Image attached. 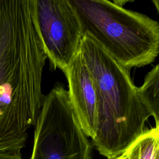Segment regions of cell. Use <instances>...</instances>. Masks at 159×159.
Wrapping results in <instances>:
<instances>
[{"instance_id": "obj_1", "label": "cell", "mask_w": 159, "mask_h": 159, "mask_svg": "<svg viewBox=\"0 0 159 159\" xmlns=\"http://www.w3.org/2000/svg\"><path fill=\"white\" fill-rule=\"evenodd\" d=\"M37 0H0V153H20L45 96Z\"/></svg>"}, {"instance_id": "obj_2", "label": "cell", "mask_w": 159, "mask_h": 159, "mask_svg": "<svg viewBox=\"0 0 159 159\" xmlns=\"http://www.w3.org/2000/svg\"><path fill=\"white\" fill-rule=\"evenodd\" d=\"M80 52L94 78L98 126L93 143L108 159L124 153L143 133L150 116L128 70L86 34Z\"/></svg>"}, {"instance_id": "obj_3", "label": "cell", "mask_w": 159, "mask_h": 159, "mask_svg": "<svg viewBox=\"0 0 159 159\" xmlns=\"http://www.w3.org/2000/svg\"><path fill=\"white\" fill-rule=\"evenodd\" d=\"M84 34L129 71L159 54V23L104 0H69Z\"/></svg>"}, {"instance_id": "obj_4", "label": "cell", "mask_w": 159, "mask_h": 159, "mask_svg": "<svg viewBox=\"0 0 159 159\" xmlns=\"http://www.w3.org/2000/svg\"><path fill=\"white\" fill-rule=\"evenodd\" d=\"M30 159H91L68 91L57 83L45 96L35 124Z\"/></svg>"}, {"instance_id": "obj_5", "label": "cell", "mask_w": 159, "mask_h": 159, "mask_svg": "<svg viewBox=\"0 0 159 159\" xmlns=\"http://www.w3.org/2000/svg\"><path fill=\"white\" fill-rule=\"evenodd\" d=\"M39 31L52 67L66 71L78 54L84 36L69 0H37Z\"/></svg>"}, {"instance_id": "obj_6", "label": "cell", "mask_w": 159, "mask_h": 159, "mask_svg": "<svg viewBox=\"0 0 159 159\" xmlns=\"http://www.w3.org/2000/svg\"><path fill=\"white\" fill-rule=\"evenodd\" d=\"M64 73L68 83L70 100L81 128L86 137L93 140L98 126L96 88L80 50Z\"/></svg>"}, {"instance_id": "obj_7", "label": "cell", "mask_w": 159, "mask_h": 159, "mask_svg": "<svg viewBox=\"0 0 159 159\" xmlns=\"http://www.w3.org/2000/svg\"><path fill=\"white\" fill-rule=\"evenodd\" d=\"M137 89L143 104L155 119V127L159 128V63L147 74Z\"/></svg>"}, {"instance_id": "obj_8", "label": "cell", "mask_w": 159, "mask_h": 159, "mask_svg": "<svg viewBox=\"0 0 159 159\" xmlns=\"http://www.w3.org/2000/svg\"><path fill=\"white\" fill-rule=\"evenodd\" d=\"M159 147V128L145 130L127 149L130 159H156Z\"/></svg>"}, {"instance_id": "obj_9", "label": "cell", "mask_w": 159, "mask_h": 159, "mask_svg": "<svg viewBox=\"0 0 159 159\" xmlns=\"http://www.w3.org/2000/svg\"><path fill=\"white\" fill-rule=\"evenodd\" d=\"M0 159H23L20 153H0Z\"/></svg>"}, {"instance_id": "obj_10", "label": "cell", "mask_w": 159, "mask_h": 159, "mask_svg": "<svg viewBox=\"0 0 159 159\" xmlns=\"http://www.w3.org/2000/svg\"><path fill=\"white\" fill-rule=\"evenodd\" d=\"M112 159H130V158H129V155L127 152L126 151L122 155H121L117 157H116L114 158H112Z\"/></svg>"}, {"instance_id": "obj_11", "label": "cell", "mask_w": 159, "mask_h": 159, "mask_svg": "<svg viewBox=\"0 0 159 159\" xmlns=\"http://www.w3.org/2000/svg\"><path fill=\"white\" fill-rule=\"evenodd\" d=\"M127 2H129L128 1H113L112 2L119 6H120V7H122L123 5H124V4L127 3Z\"/></svg>"}, {"instance_id": "obj_12", "label": "cell", "mask_w": 159, "mask_h": 159, "mask_svg": "<svg viewBox=\"0 0 159 159\" xmlns=\"http://www.w3.org/2000/svg\"><path fill=\"white\" fill-rule=\"evenodd\" d=\"M152 2L155 5V6L157 8L158 12H159V0H153Z\"/></svg>"}, {"instance_id": "obj_13", "label": "cell", "mask_w": 159, "mask_h": 159, "mask_svg": "<svg viewBox=\"0 0 159 159\" xmlns=\"http://www.w3.org/2000/svg\"><path fill=\"white\" fill-rule=\"evenodd\" d=\"M156 159H159V147H158V150H157V155H156Z\"/></svg>"}]
</instances>
